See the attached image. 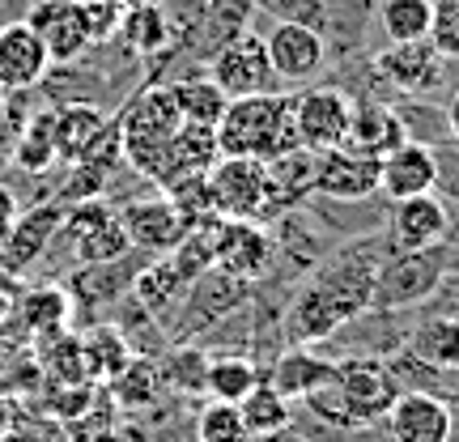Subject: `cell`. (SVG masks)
Listing matches in <instances>:
<instances>
[{"instance_id": "6da1fadb", "label": "cell", "mask_w": 459, "mask_h": 442, "mask_svg": "<svg viewBox=\"0 0 459 442\" xmlns=\"http://www.w3.org/2000/svg\"><path fill=\"white\" fill-rule=\"evenodd\" d=\"M378 264H383V247L375 238L349 243L341 251H332L324 264H315V273L285 302L281 336L290 344H302V349L332 341L349 319L370 311Z\"/></svg>"}, {"instance_id": "7a4b0ae2", "label": "cell", "mask_w": 459, "mask_h": 442, "mask_svg": "<svg viewBox=\"0 0 459 442\" xmlns=\"http://www.w3.org/2000/svg\"><path fill=\"white\" fill-rule=\"evenodd\" d=\"M298 145L294 132V94H247L230 99L221 119H217V149L234 158H255L268 162L285 149Z\"/></svg>"}, {"instance_id": "3957f363", "label": "cell", "mask_w": 459, "mask_h": 442, "mask_svg": "<svg viewBox=\"0 0 459 442\" xmlns=\"http://www.w3.org/2000/svg\"><path fill=\"white\" fill-rule=\"evenodd\" d=\"M119 124V141H124V158L132 162V170H141L145 179L158 175L166 145L175 141V132L183 128L179 107L170 99L166 85H145L128 99V107L115 115Z\"/></svg>"}, {"instance_id": "277c9868", "label": "cell", "mask_w": 459, "mask_h": 442, "mask_svg": "<svg viewBox=\"0 0 459 442\" xmlns=\"http://www.w3.org/2000/svg\"><path fill=\"white\" fill-rule=\"evenodd\" d=\"M443 281H446V243L426 247V251H392L378 264L370 311H409V307H421L426 298L438 294Z\"/></svg>"}, {"instance_id": "5b68a950", "label": "cell", "mask_w": 459, "mask_h": 442, "mask_svg": "<svg viewBox=\"0 0 459 442\" xmlns=\"http://www.w3.org/2000/svg\"><path fill=\"white\" fill-rule=\"evenodd\" d=\"M247 281L230 277L221 268H209V273H200L192 285H187V294L179 298V307L166 315V332H170V341L175 344H187V341H200L204 332L221 324L226 315H234L238 307L247 302Z\"/></svg>"}, {"instance_id": "8992f818", "label": "cell", "mask_w": 459, "mask_h": 442, "mask_svg": "<svg viewBox=\"0 0 459 442\" xmlns=\"http://www.w3.org/2000/svg\"><path fill=\"white\" fill-rule=\"evenodd\" d=\"M332 392L341 395L349 426H375L387 417L392 400L400 395V378L392 375V366L370 353H353L341 358L332 370Z\"/></svg>"}, {"instance_id": "52a82bcc", "label": "cell", "mask_w": 459, "mask_h": 442, "mask_svg": "<svg viewBox=\"0 0 459 442\" xmlns=\"http://www.w3.org/2000/svg\"><path fill=\"white\" fill-rule=\"evenodd\" d=\"M60 238H68L73 256L94 268V264H124L128 260V234L119 226V213L111 209V200L90 196L77 200L65 209V221H60Z\"/></svg>"}, {"instance_id": "ba28073f", "label": "cell", "mask_w": 459, "mask_h": 442, "mask_svg": "<svg viewBox=\"0 0 459 442\" xmlns=\"http://www.w3.org/2000/svg\"><path fill=\"white\" fill-rule=\"evenodd\" d=\"M204 192H209V209L221 221H264L268 179H264V162L255 158L217 153V162L204 170Z\"/></svg>"}, {"instance_id": "9c48e42d", "label": "cell", "mask_w": 459, "mask_h": 442, "mask_svg": "<svg viewBox=\"0 0 459 442\" xmlns=\"http://www.w3.org/2000/svg\"><path fill=\"white\" fill-rule=\"evenodd\" d=\"M273 65H268V48L264 34H255L251 26L238 30L234 39H226L217 48L213 65H209V82L226 94V99H247V94H264L273 85Z\"/></svg>"}, {"instance_id": "30bf717a", "label": "cell", "mask_w": 459, "mask_h": 442, "mask_svg": "<svg viewBox=\"0 0 459 442\" xmlns=\"http://www.w3.org/2000/svg\"><path fill=\"white\" fill-rule=\"evenodd\" d=\"M277 238L264 221H221L213 243V264L238 281H264L277 268Z\"/></svg>"}, {"instance_id": "8fae6325", "label": "cell", "mask_w": 459, "mask_h": 442, "mask_svg": "<svg viewBox=\"0 0 459 442\" xmlns=\"http://www.w3.org/2000/svg\"><path fill=\"white\" fill-rule=\"evenodd\" d=\"M349 119H353V99L336 85H315L294 94V132L302 149L324 153V149L344 145Z\"/></svg>"}, {"instance_id": "7c38bea8", "label": "cell", "mask_w": 459, "mask_h": 442, "mask_svg": "<svg viewBox=\"0 0 459 442\" xmlns=\"http://www.w3.org/2000/svg\"><path fill=\"white\" fill-rule=\"evenodd\" d=\"M115 213H119V226L128 234L132 251H145V256H170V251L179 247V238L187 234L179 209L170 204L166 192L136 196V200H128L124 209H115Z\"/></svg>"}, {"instance_id": "4fadbf2b", "label": "cell", "mask_w": 459, "mask_h": 442, "mask_svg": "<svg viewBox=\"0 0 459 442\" xmlns=\"http://www.w3.org/2000/svg\"><path fill=\"white\" fill-rule=\"evenodd\" d=\"M60 221H65V204H56V200L22 209L13 230H9V238H4V247H0V273H9L13 281L26 277L34 264L43 260L51 238H60Z\"/></svg>"}, {"instance_id": "5bb4252c", "label": "cell", "mask_w": 459, "mask_h": 442, "mask_svg": "<svg viewBox=\"0 0 459 442\" xmlns=\"http://www.w3.org/2000/svg\"><path fill=\"white\" fill-rule=\"evenodd\" d=\"M264 48H268V65L281 82H315L328 60L324 30L302 26V22H277L264 34Z\"/></svg>"}, {"instance_id": "9a60e30c", "label": "cell", "mask_w": 459, "mask_h": 442, "mask_svg": "<svg viewBox=\"0 0 459 442\" xmlns=\"http://www.w3.org/2000/svg\"><path fill=\"white\" fill-rule=\"evenodd\" d=\"M443 68L446 60L438 56V48L429 39H417V43H387V48L375 56V73L387 85H395L400 94H412L421 99L429 90L443 85Z\"/></svg>"}, {"instance_id": "2e32d148", "label": "cell", "mask_w": 459, "mask_h": 442, "mask_svg": "<svg viewBox=\"0 0 459 442\" xmlns=\"http://www.w3.org/2000/svg\"><path fill=\"white\" fill-rule=\"evenodd\" d=\"M315 166L319 153L315 149H285L277 158L264 162V179H268V196H264V221H273L281 213H294L315 196Z\"/></svg>"}, {"instance_id": "e0dca14e", "label": "cell", "mask_w": 459, "mask_h": 442, "mask_svg": "<svg viewBox=\"0 0 459 442\" xmlns=\"http://www.w3.org/2000/svg\"><path fill=\"white\" fill-rule=\"evenodd\" d=\"M378 158L353 153V149H324L319 166H315V196L324 200H344V204H358L370 200L378 192Z\"/></svg>"}, {"instance_id": "ac0fdd59", "label": "cell", "mask_w": 459, "mask_h": 442, "mask_svg": "<svg viewBox=\"0 0 459 442\" xmlns=\"http://www.w3.org/2000/svg\"><path fill=\"white\" fill-rule=\"evenodd\" d=\"M26 26L43 39L51 65H73L90 48L82 0H34V9L26 13Z\"/></svg>"}, {"instance_id": "d6986e66", "label": "cell", "mask_w": 459, "mask_h": 442, "mask_svg": "<svg viewBox=\"0 0 459 442\" xmlns=\"http://www.w3.org/2000/svg\"><path fill=\"white\" fill-rule=\"evenodd\" d=\"M383 421L392 429V442H451L455 434V417L446 409V400L421 387L395 395Z\"/></svg>"}, {"instance_id": "ffe728a7", "label": "cell", "mask_w": 459, "mask_h": 442, "mask_svg": "<svg viewBox=\"0 0 459 442\" xmlns=\"http://www.w3.org/2000/svg\"><path fill=\"white\" fill-rule=\"evenodd\" d=\"M443 179V170H438V158H434V149L421 145V141H404L400 149H392L383 166H378V192L392 200H409V196H426L434 192Z\"/></svg>"}, {"instance_id": "44dd1931", "label": "cell", "mask_w": 459, "mask_h": 442, "mask_svg": "<svg viewBox=\"0 0 459 442\" xmlns=\"http://www.w3.org/2000/svg\"><path fill=\"white\" fill-rule=\"evenodd\" d=\"M51 73V56L43 48V39L22 22L0 26V85L17 94V90H34Z\"/></svg>"}, {"instance_id": "7402d4cb", "label": "cell", "mask_w": 459, "mask_h": 442, "mask_svg": "<svg viewBox=\"0 0 459 442\" xmlns=\"http://www.w3.org/2000/svg\"><path fill=\"white\" fill-rule=\"evenodd\" d=\"M451 234V217L446 204L434 192L426 196H409L392 204V247L395 251H426V247H443Z\"/></svg>"}, {"instance_id": "603a6c76", "label": "cell", "mask_w": 459, "mask_h": 442, "mask_svg": "<svg viewBox=\"0 0 459 442\" xmlns=\"http://www.w3.org/2000/svg\"><path fill=\"white\" fill-rule=\"evenodd\" d=\"M409 141V124L404 115L387 107V102H353V119L344 132V149L366 153V158H387L392 149H400Z\"/></svg>"}, {"instance_id": "cb8c5ba5", "label": "cell", "mask_w": 459, "mask_h": 442, "mask_svg": "<svg viewBox=\"0 0 459 442\" xmlns=\"http://www.w3.org/2000/svg\"><path fill=\"white\" fill-rule=\"evenodd\" d=\"M332 370H336V361L319 358L315 349H302V344H290L285 353H281L277 361H273V370H268V383L277 387L290 404L294 400H307V395H315L319 387H328L332 383Z\"/></svg>"}, {"instance_id": "d4e9b609", "label": "cell", "mask_w": 459, "mask_h": 442, "mask_svg": "<svg viewBox=\"0 0 459 442\" xmlns=\"http://www.w3.org/2000/svg\"><path fill=\"white\" fill-rule=\"evenodd\" d=\"M409 353L417 361H426L429 370L459 375V311L426 315V319L409 332Z\"/></svg>"}, {"instance_id": "484cf974", "label": "cell", "mask_w": 459, "mask_h": 442, "mask_svg": "<svg viewBox=\"0 0 459 442\" xmlns=\"http://www.w3.org/2000/svg\"><path fill=\"white\" fill-rule=\"evenodd\" d=\"M13 315L34 341H43L51 332L68 328V319H73V294H68L65 285H34L26 294H17Z\"/></svg>"}, {"instance_id": "4316f807", "label": "cell", "mask_w": 459, "mask_h": 442, "mask_svg": "<svg viewBox=\"0 0 459 442\" xmlns=\"http://www.w3.org/2000/svg\"><path fill=\"white\" fill-rule=\"evenodd\" d=\"M128 290L141 311H149L153 319H166V315L179 307V298L187 294V281L179 277V268L170 264V256H153V264H145V268L132 277Z\"/></svg>"}, {"instance_id": "83f0119b", "label": "cell", "mask_w": 459, "mask_h": 442, "mask_svg": "<svg viewBox=\"0 0 459 442\" xmlns=\"http://www.w3.org/2000/svg\"><path fill=\"white\" fill-rule=\"evenodd\" d=\"M111 115L94 107V102H65V107H51V132H56V158L73 162L102 128H107Z\"/></svg>"}, {"instance_id": "f1b7e54d", "label": "cell", "mask_w": 459, "mask_h": 442, "mask_svg": "<svg viewBox=\"0 0 459 442\" xmlns=\"http://www.w3.org/2000/svg\"><path fill=\"white\" fill-rule=\"evenodd\" d=\"M162 387H166L162 366L153 358H141V353H136V358L107 383V395H111L124 412H141V409H153V404H158Z\"/></svg>"}, {"instance_id": "f546056e", "label": "cell", "mask_w": 459, "mask_h": 442, "mask_svg": "<svg viewBox=\"0 0 459 442\" xmlns=\"http://www.w3.org/2000/svg\"><path fill=\"white\" fill-rule=\"evenodd\" d=\"M82 344H85V361H90V378L99 387H107L136 358V349L128 344L124 328H115V324H94L90 332H82Z\"/></svg>"}, {"instance_id": "4dcf8cb0", "label": "cell", "mask_w": 459, "mask_h": 442, "mask_svg": "<svg viewBox=\"0 0 459 442\" xmlns=\"http://www.w3.org/2000/svg\"><path fill=\"white\" fill-rule=\"evenodd\" d=\"M260 378H264V370L251 358H243V353H221V358H209L204 395H209V400H221V404H238Z\"/></svg>"}, {"instance_id": "1f68e13d", "label": "cell", "mask_w": 459, "mask_h": 442, "mask_svg": "<svg viewBox=\"0 0 459 442\" xmlns=\"http://www.w3.org/2000/svg\"><path fill=\"white\" fill-rule=\"evenodd\" d=\"M238 417H243V426L251 438H273V434H281V429L290 426V400H285L268 378H260V383L238 400Z\"/></svg>"}, {"instance_id": "d6a6232c", "label": "cell", "mask_w": 459, "mask_h": 442, "mask_svg": "<svg viewBox=\"0 0 459 442\" xmlns=\"http://www.w3.org/2000/svg\"><path fill=\"white\" fill-rule=\"evenodd\" d=\"M9 158L22 175H43L60 162L56 158V132H51V111H34L26 119V128L17 132V141L9 145Z\"/></svg>"}, {"instance_id": "836d02e7", "label": "cell", "mask_w": 459, "mask_h": 442, "mask_svg": "<svg viewBox=\"0 0 459 442\" xmlns=\"http://www.w3.org/2000/svg\"><path fill=\"white\" fill-rule=\"evenodd\" d=\"M166 90H170V99L179 107L183 124H200V128H217V119H221L230 102L209 77H183V82L166 85Z\"/></svg>"}, {"instance_id": "e575fe53", "label": "cell", "mask_w": 459, "mask_h": 442, "mask_svg": "<svg viewBox=\"0 0 459 442\" xmlns=\"http://www.w3.org/2000/svg\"><path fill=\"white\" fill-rule=\"evenodd\" d=\"M429 22H434V0H383L378 4V26L387 34V43L429 39Z\"/></svg>"}, {"instance_id": "d590c367", "label": "cell", "mask_w": 459, "mask_h": 442, "mask_svg": "<svg viewBox=\"0 0 459 442\" xmlns=\"http://www.w3.org/2000/svg\"><path fill=\"white\" fill-rule=\"evenodd\" d=\"M119 39L128 43L132 51L141 56H153L170 43V13L166 4H145V9H124V22H119Z\"/></svg>"}, {"instance_id": "8d00e7d4", "label": "cell", "mask_w": 459, "mask_h": 442, "mask_svg": "<svg viewBox=\"0 0 459 442\" xmlns=\"http://www.w3.org/2000/svg\"><path fill=\"white\" fill-rule=\"evenodd\" d=\"M43 404H48L51 417H60V421H82L85 412L94 409V400H99V383H48L43 378Z\"/></svg>"}, {"instance_id": "74e56055", "label": "cell", "mask_w": 459, "mask_h": 442, "mask_svg": "<svg viewBox=\"0 0 459 442\" xmlns=\"http://www.w3.org/2000/svg\"><path fill=\"white\" fill-rule=\"evenodd\" d=\"M196 442H251L243 417H238V404L209 400L196 417Z\"/></svg>"}, {"instance_id": "f35d334b", "label": "cell", "mask_w": 459, "mask_h": 442, "mask_svg": "<svg viewBox=\"0 0 459 442\" xmlns=\"http://www.w3.org/2000/svg\"><path fill=\"white\" fill-rule=\"evenodd\" d=\"M204 370H209V353L196 344H179L170 366H162V378L179 392H204Z\"/></svg>"}, {"instance_id": "ab89813d", "label": "cell", "mask_w": 459, "mask_h": 442, "mask_svg": "<svg viewBox=\"0 0 459 442\" xmlns=\"http://www.w3.org/2000/svg\"><path fill=\"white\" fill-rule=\"evenodd\" d=\"M82 13H85L90 48L119 39V22H124V4H119V0H82Z\"/></svg>"}, {"instance_id": "60d3db41", "label": "cell", "mask_w": 459, "mask_h": 442, "mask_svg": "<svg viewBox=\"0 0 459 442\" xmlns=\"http://www.w3.org/2000/svg\"><path fill=\"white\" fill-rule=\"evenodd\" d=\"M429 43L438 48L443 60H459V0H434Z\"/></svg>"}, {"instance_id": "b9f144b4", "label": "cell", "mask_w": 459, "mask_h": 442, "mask_svg": "<svg viewBox=\"0 0 459 442\" xmlns=\"http://www.w3.org/2000/svg\"><path fill=\"white\" fill-rule=\"evenodd\" d=\"M260 9L277 17V22H302V26H315L319 30V22H324V0H255Z\"/></svg>"}, {"instance_id": "7bdbcfd3", "label": "cell", "mask_w": 459, "mask_h": 442, "mask_svg": "<svg viewBox=\"0 0 459 442\" xmlns=\"http://www.w3.org/2000/svg\"><path fill=\"white\" fill-rule=\"evenodd\" d=\"M17 213H22L17 196L9 192V183H0V247H4V238H9V230H13Z\"/></svg>"}, {"instance_id": "ee69618b", "label": "cell", "mask_w": 459, "mask_h": 442, "mask_svg": "<svg viewBox=\"0 0 459 442\" xmlns=\"http://www.w3.org/2000/svg\"><path fill=\"white\" fill-rule=\"evenodd\" d=\"M77 442H132L128 434L111 429V421H90V426L77 434Z\"/></svg>"}, {"instance_id": "f6af8a7d", "label": "cell", "mask_w": 459, "mask_h": 442, "mask_svg": "<svg viewBox=\"0 0 459 442\" xmlns=\"http://www.w3.org/2000/svg\"><path fill=\"white\" fill-rule=\"evenodd\" d=\"M17 409H22V400L17 395H0V438L9 434V429H17Z\"/></svg>"}, {"instance_id": "bcb514c9", "label": "cell", "mask_w": 459, "mask_h": 442, "mask_svg": "<svg viewBox=\"0 0 459 442\" xmlns=\"http://www.w3.org/2000/svg\"><path fill=\"white\" fill-rule=\"evenodd\" d=\"M13 302H17V294H13V277H9V273H0V319H9Z\"/></svg>"}, {"instance_id": "7dc6e473", "label": "cell", "mask_w": 459, "mask_h": 442, "mask_svg": "<svg viewBox=\"0 0 459 442\" xmlns=\"http://www.w3.org/2000/svg\"><path fill=\"white\" fill-rule=\"evenodd\" d=\"M446 128H451V136H455V145H459V85L451 90V102H446Z\"/></svg>"}, {"instance_id": "c3c4849f", "label": "cell", "mask_w": 459, "mask_h": 442, "mask_svg": "<svg viewBox=\"0 0 459 442\" xmlns=\"http://www.w3.org/2000/svg\"><path fill=\"white\" fill-rule=\"evenodd\" d=\"M0 442H43V438H39V434H30V429H9Z\"/></svg>"}, {"instance_id": "681fc988", "label": "cell", "mask_w": 459, "mask_h": 442, "mask_svg": "<svg viewBox=\"0 0 459 442\" xmlns=\"http://www.w3.org/2000/svg\"><path fill=\"white\" fill-rule=\"evenodd\" d=\"M4 119H9V90L0 85V128H4Z\"/></svg>"}, {"instance_id": "f907efd6", "label": "cell", "mask_w": 459, "mask_h": 442, "mask_svg": "<svg viewBox=\"0 0 459 442\" xmlns=\"http://www.w3.org/2000/svg\"><path fill=\"white\" fill-rule=\"evenodd\" d=\"M124 9H145V4H166V0H119Z\"/></svg>"}, {"instance_id": "816d5d0a", "label": "cell", "mask_w": 459, "mask_h": 442, "mask_svg": "<svg viewBox=\"0 0 459 442\" xmlns=\"http://www.w3.org/2000/svg\"><path fill=\"white\" fill-rule=\"evenodd\" d=\"M451 196L459 200V175H455V179H451Z\"/></svg>"}]
</instances>
